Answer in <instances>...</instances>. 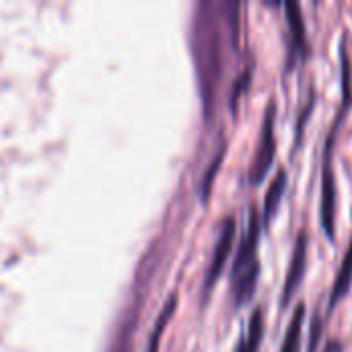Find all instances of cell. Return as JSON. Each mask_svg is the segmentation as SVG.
Listing matches in <instances>:
<instances>
[{
	"label": "cell",
	"instance_id": "obj_5",
	"mask_svg": "<svg viewBox=\"0 0 352 352\" xmlns=\"http://www.w3.org/2000/svg\"><path fill=\"white\" fill-rule=\"evenodd\" d=\"M307 254H309V235L305 231H301L297 235V241H295V248L291 254V262H289V270H287V278H285V287H283V295H280V309H287V305L291 303V299L295 297V293L299 291V287L305 278Z\"/></svg>",
	"mask_w": 352,
	"mask_h": 352
},
{
	"label": "cell",
	"instance_id": "obj_10",
	"mask_svg": "<svg viewBox=\"0 0 352 352\" xmlns=\"http://www.w3.org/2000/svg\"><path fill=\"white\" fill-rule=\"evenodd\" d=\"M262 338H264V309L256 307V311L250 318L245 334L237 342L235 352H260Z\"/></svg>",
	"mask_w": 352,
	"mask_h": 352
},
{
	"label": "cell",
	"instance_id": "obj_11",
	"mask_svg": "<svg viewBox=\"0 0 352 352\" xmlns=\"http://www.w3.org/2000/svg\"><path fill=\"white\" fill-rule=\"evenodd\" d=\"M303 320H305V305L299 303L293 311V318L289 322L283 349L280 352H301V336H303Z\"/></svg>",
	"mask_w": 352,
	"mask_h": 352
},
{
	"label": "cell",
	"instance_id": "obj_6",
	"mask_svg": "<svg viewBox=\"0 0 352 352\" xmlns=\"http://www.w3.org/2000/svg\"><path fill=\"white\" fill-rule=\"evenodd\" d=\"M285 10H287V23H289V31H291L289 60H287V68L291 70L297 60L309 58V39H307V27H305L301 6L297 2H287Z\"/></svg>",
	"mask_w": 352,
	"mask_h": 352
},
{
	"label": "cell",
	"instance_id": "obj_7",
	"mask_svg": "<svg viewBox=\"0 0 352 352\" xmlns=\"http://www.w3.org/2000/svg\"><path fill=\"white\" fill-rule=\"evenodd\" d=\"M235 231H237V225H235V219H225L223 225H221V231H219V239H217V245H214V252H212V260H210V266L206 270V278H204V291L208 293L219 276L223 274L225 270V264L229 260V254H231V248H233V239H235Z\"/></svg>",
	"mask_w": 352,
	"mask_h": 352
},
{
	"label": "cell",
	"instance_id": "obj_12",
	"mask_svg": "<svg viewBox=\"0 0 352 352\" xmlns=\"http://www.w3.org/2000/svg\"><path fill=\"white\" fill-rule=\"evenodd\" d=\"M175 305H177V297H175V295H171V299L167 301V305L163 307V311H161V316H159V320H157V324H155V330H153V334H151V342H148V351L146 352L159 351L161 334H163V330H165L167 322L171 320V316H173V311H175Z\"/></svg>",
	"mask_w": 352,
	"mask_h": 352
},
{
	"label": "cell",
	"instance_id": "obj_1",
	"mask_svg": "<svg viewBox=\"0 0 352 352\" xmlns=\"http://www.w3.org/2000/svg\"><path fill=\"white\" fill-rule=\"evenodd\" d=\"M237 2L212 4L202 2L196 10L192 29V47L196 60V72L200 80V93L204 101V111L210 118L212 103L217 97V87L223 74L225 62V29H229L235 14H239Z\"/></svg>",
	"mask_w": 352,
	"mask_h": 352
},
{
	"label": "cell",
	"instance_id": "obj_14",
	"mask_svg": "<svg viewBox=\"0 0 352 352\" xmlns=\"http://www.w3.org/2000/svg\"><path fill=\"white\" fill-rule=\"evenodd\" d=\"M223 155H225V148H223V151L219 153V157L212 161V167H210V171H208V173H206V177H204V196H208V190H210L212 177H214V173H217V169H219V163H221Z\"/></svg>",
	"mask_w": 352,
	"mask_h": 352
},
{
	"label": "cell",
	"instance_id": "obj_9",
	"mask_svg": "<svg viewBox=\"0 0 352 352\" xmlns=\"http://www.w3.org/2000/svg\"><path fill=\"white\" fill-rule=\"evenodd\" d=\"M285 190H287V171L278 169V173L272 179V184H270V188L266 192V198H264V214H262L264 227H268L272 223V219L276 217L278 206H280L283 196H285Z\"/></svg>",
	"mask_w": 352,
	"mask_h": 352
},
{
	"label": "cell",
	"instance_id": "obj_3",
	"mask_svg": "<svg viewBox=\"0 0 352 352\" xmlns=\"http://www.w3.org/2000/svg\"><path fill=\"white\" fill-rule=\"evenodd\" d=\"M349 113L346 107H340V111L336 113V120L332 124V130L328 134L326 140V148H324V165H322V202H320V223L322 229L326 233V237L332 241L334 239V229H336V198H338V188H336V179H334V167H332V153H334V140L338 134V128L344 120V116Z\"/></svg>",
	"mask_w": 352,
	"mask_h": 352
},
{
	"label": "cell",
	"instance_id": "obj_4",
	"mask_svg": "<svg viewBox=\"0 0 352 352\" xmlns=\"http://www.w3.org/2000/svg\"><path fill=\"white\" fill-rule=\"evenodd\" d=\"M274 126H276V101L270 99L266 109H264V122H262L260 138H258V144H256V155H254L250 175H248L252 186H260L266 179V175L270 173V169H272V163H274V157H276V132H274Z\"/></svg>",
	"mask_w": 352,
	"mask_h": 352
},
{
	"label": "cell",
	"instance_id": "obj_13",
	"mask_svg": "<svg viewBox=\"0 0 352 352\" xmlns=\"http://www.w3.org/2000/svg\"><path fill=\"white\" fill-rule=\"evenodd\" d=\"M250 78H252V72L250 70H245L243 72V76L237 80V85H235V89H233V95H231V107H233V111H235V105H237V99H239V95L248 89V85H250Z\"/></svg>",
	"mask_w": 352,
	"mask_h": 352
},
{
	"label": "cell",
	"instance_id": "obj_8",
	"mask_svg": "<svg viewBox=\"0 0 352 352\" xmlns=\"http://www.w3.org/2000/svg\"><path fill=\"white\" fill-rule=\"evenodd\" d=\"M352 285V239L349 243V250L342 258V264L336 272V278H334V287H332V293H330V311L349 295Z\"/></svg>",
	"mask_w": 352,
	"mask_h": 352
},
{
	"label": "cell",
	"instance_id": "obj_2",
	"mask_svg": "<svg viewBox=\"0 0 352 352\" xmlns=\"http://www.w3.org/2000/svg\"><path fill=\"white\" fill-rule=\"evenodd\" d=\"M260 233H262V221L256 208H250V221L248 229L239 241V250L231 268V297L235 307H243L252 301L258 278H260Z\"/></svg>",
	"mask_w": 352,
	"mask_h": 352
}]
</instances>
